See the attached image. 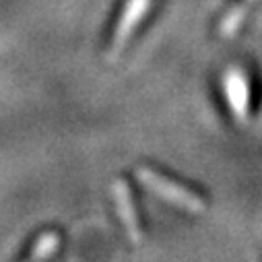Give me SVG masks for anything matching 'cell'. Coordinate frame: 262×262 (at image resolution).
Listing matches in <instances>:
<instances>
[{"mask_svg": "<svg viewBox=\"0 0 262 262\" xmlns=\"http://www.w3.org/2000/svg\"><path fill=\"white\" fill-rule=\"evenodd\" d=\"M137 176H139V182L145 188H149L151 192H155L159 199H163V201H167L180 209H186L190 213H203L205 211V203H203L201 196H196L192 190L167 180L165 176H161L149 167H139Z\"/></svg>", "mask_w": 262, "mask_h": 262, "instance_id": "6da1fadb", "label": "cell"}, {"mask_svg": "<svg viewBox=\"0 0 262 262\" xmlns=\"http://www.w3.org/2000/svg\"><path fill=\"white\" fill-rule=\"evenodd\" d=\"M151 5H153V0H126V5L122 9V15H120V19L116 23V29H114L112 48L107 52L110 60H116L124 52V48L128 46V39L135 35V31L139 29L141 21L149 15Z\"/></svg>", "mask_w": 262, "mask_h": 262, "instance_id": "7a4b0ae2", "label": "cell"}, {"mask_svg": "<svg viewBox=\"0 0 262 262\" xmlns=\"http://www.w3.org/2000/svg\"><path fill=\"white\" fill-rule=\"evenodd\" d=\"M223 93L235 122L246 124L250 120V83L239 67H229L223 73Z\"/></svg>", "mask_w": 262, "mask_h": 262, "instance_id": "3957f363", "label": "cell"}, {"mask_svg": "<svg viewBox=\"0 0 262 262\" xmlns=\"http://www.w3.org/2000/svg\"><path fill=\"white\" fill-rule=\"evenodd\" d=\"M112 196H114V203H116V211L118 217L130 237L133 244H139L143 239V231H141V223H139V215L135 209V201H133V194H130V188L124 180H116L112 184Z\"/></svg>", "mask_w": 262, "mask_h": 262, "instance_id": "277c9868", "label": "cell"}, {"mask_svg": "<svg viewBox=\"0 0 262 262\" xmlns=\"http://www.w3.org/2000/svg\"><path fill=\"white\" fill-rule=\"evenodd\" d=\"M58 244H60V237H58V233H54V231H48V233L39 235V239L35 242V246H33V250H31L27 262H46V260L56 252Z\"/></svg>", "mask_w": 262, "mask_h": 262, "instance_id": "5b68a950", "label": "cell"}, {"mask_svg": "<svg viewBox=\"0 0 262 262\" xmlns=\"http://www.w3.org/2000/svg\"><path fill=\"white\" fill-rule=\"evenodd\" d=\"M244 19H246V7L239 5V7L231 9V11L223 17V21H221V35H223V37H233V35L237 33V29L242 27Z\"/></svg>", "mask_w": 262, "mask_h": 262, "instance_id": "8992f818", "label": "cell"}]
</instances>
